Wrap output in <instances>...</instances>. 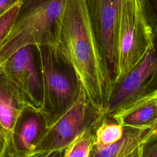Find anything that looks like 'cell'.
Masks as SVG:
<instances>
[{
	"label": "cell",
	"instance_id": "4",
	"mask_svg": "<svg viewBox=\"0 0 157 157\" xmlns=\"http://www.w3.org/2000/svg\"><path fill=\"white\" fill-rule=\"evenodd\" d=\"M156 33L147 23L139 0H123L116 36V71L112 84L118 82L156 47Z\"/></svg>",
	"mask_w": 157,
	"mask_h": 157
},
{
	"label": "cell",
	"instance_id": "17",
	"mask_svg": "<svg viewBox=\"0 0 157 157\" xmlns=\"http://www.w3.org/2000/svg\"><path fill=\"white\" fill-rule=\"evenodd\" d=\"M140 157H157V129L153 131L142 142Z\"/></svg>",
	"mask_w": 157,
	"mask_h": 157
},
{
	"label": "cell",
	"instance_id": "18",
	"mask_svg": "<svg viewBox=\"0 0 157 157\" xmlns=\"http://www.w3.org/2000/svg\"><path fill=\"white\" fill-rule=\"evenodd\" d=\"M64 150L36 151L26 157H63Z\"/></svg>",
	"mask_w": 157,
	"mask_h": 157
},
{
	"label": "cell",
	"instance_id": "11",
	"mask_svg": "<svg viewBox=\"0 0 157 157\" xmlns=\"http://www.w3.org/2000/svg\"><path fill=\"white\" fill-rule=\"evenodd\" d=\"M110 117L123 127H157V90L130 102Z\"/></svg>",
	"mask_w": 157,
	"mask_h": 157
},
{
	"label": "cell",
	"instance_id": "3",
	"mask_svg": "<svg viewBox=\"0 0 157 157\" xmlns=\"http://www.w3.org/2000/svg\"><path fill=\"white\" fill-rule=\"evenodd\" d=\"M69 0H21L7 38L0 47V66L26 45L58 44Z\"/></svg>",
	"mask_w": 157,
	"mask_h": 157
},
{
	"label": "cell",
	"instance_id": "8",
	"mask_svg": "<svg viewBox=\"0 0 157 157\" xmlns=\"http://www.w3.org/2000/svg\"><path fill=\"white\" fill-rule=\"evenodd\" d=\"M17 86L28 104L37 109L42 101V82L39 61L34 45H26L14 52L0 66Z\"/></svg>",
	"mask_w": 157,
	"mask_h": 157
},
{
	"label": "cell",
	"instance_id": "19",
	"mask_svg": "<svg viewBox=\"0 0 157 157\" xmlns=\"http://www.w3.org/2000/svg\"><path fill=\"white\" fill-rule=\"evenodd\" d=\"M21 0H0V16Z\"/></svg>",
	"mask_w": 157,
	"mask_h": 157
},
{
	"label": "cell",
	"instance_id": "12",
	"mask_svg": "<svg viewBox=\"0 0 157 157\" xmlns=\"http://www.w3.org/2000/svg\"><path fill=\"white\" fill-rule=\"evenodd\" d=\"M155 129L157 127L145 129L124 127V135L118 142L107 146L93 144L89 157H124L140 145Z\"/></svg>",
	"mask_w": 157,
	"mask_h": 157
},
{
	"label": "cell",
	"instance_id": "15",
	"mask_svg": "<svg viewBox=\"0 0 157 157\" xmlns=\"http://www.w3.org/2000/svg\"><path fill=\"white\" fill-rule=\"evenodd\" d=\"M20 1L0 16V47L10 31L20 6Z\"/></svg>",
	"mask_w": 157,
	"mask_h": 157
},
{
	"label": "cell",
	"instance_id": "9",
	"mask_svg": "<svg viewBox=\"0 0 157 157\" xmlns=\"http://www.w3.org/2000/svg\"><path fill=\"white\" fill-rule=\"evenodd\" d=\"M47 128L39 110L26 105L14 125L6 157H26L36 151Z\"/></svg>",
	"mask_w": 157,
	"mask_h": 157
},
{
	"label": "cell",
	"instance_id": "10",
	"mask_svg": "<svg viewBox=\"0 0 157 157\" xmlns=\"http://www.w3.org/2000/svg\"><path fill=\"white\" fill-rule=\"evenodd\" d=\"M28 105L21 90L0 67V136L7 145L18 117Z\"/></svg>",
	"mask_w": 157,
	"mask_h": 157
},
{
	"label": "cell",
	"instance_id": "6",
	"mask_svg": "<svg viewBox=\"0 0 157 157\" xmlns=\"http://www.w3.org/2000/svg\"><path fill=\"white\" fill-rule=\"evenodd\" d=\"M157 90L156 47L148 50L142 60L118 82L112 84L104 115L111 116L130 102Z\"/></svg>",
	"mask_w": 157,
	"mask_h": 157
},
{
	"label": "cell",
	"instance_id": "21",
	"mask_svg": "<svg viewBox=\"0 0 157 157\" xmlns=\"http://www.w3.org/2000/svg\"><path fill=\"white\" fill-rule=\"evenodd\" d=\"M141 145L137 147L133 151H132L131 153H129V154H128L124 157H140V151H141Z\"/></svg>",
	"mask_w": 157,
	"mask_h": 157
},
{
	"label": "cell",
	"instance_id": "20",
	"mask_svg": "<svg viewBox=\"0 0 157 157\" xmlns=\"http://www.w3.org/2000/svg\"><path fill=\"white\" fill-rule=\"evenodd\" d=\"M7 144L6 139L0 136V157H6Z\"/></svg>",
	"mask_w": 157,
	"mask_h": 157
},
{
	"label": "cell",
	"instance_id": "13",
	"mask_svg": "<svg viewBox=\"0 0 157 157\" xmlns=\"http://www.w3.org/2000/svg\"><path fill=\"white\" fill-rule=\"evenodd\" d=\"M124 133V127L110 116H104L95 130L94 144L107 146L120 140Z\"/></svg>",
	"mask_w": 157,
	"mask_h": 157
},
{
	"label": "cell",
	"instance_id": "7",
	"mask_svg": "<svg viewBox=\"0 0 157 157\" xmlns=\"http://www.w3.org/2000/svg\"><path fill=\"white\" fill-rule=\"evenodd\" d=\"M85 1L99 54L113 81L116 71L117 31L123 0Z\"/></svg>",
	"mask_w": 157,
	"mask_h": 157
},
{
	"label": "cell",
	"instance_id": "14",
	"mask_svg": "<svg viewBox=\"0 0 157 157\" xmlns=\"http://www.w3.org/2000/svg\"><path fill=\"white\" fill-rule=\"evenodd\" d=\"M96 127L77 135L64 150L63 157H89L94 144Z\"/></svg>",
	"mask_w": 157,
	"mask_h": 157
},
{
	"label": "cell",
	"instance_id": "1",
	"mask_svg": "<svg viewBox=\"0 0 157 157\" xmlns=\"http://www.w3.org/2000/svg\"><path fill=\"white\" fill-rule=\"evenodd\" d=\"M58 45L75 70L86 99L104 112L112 78L99 54L85 0H69Z\"/></svg>",
	"mask_w": 157,
	"mask_h": 157
},
{
	"label": "cell",
	"instance_id": "16",
	"mask_svg": "<svg viewBox=\"0 0 157 157\" xmlns=\"http://www.w3.org/2000/svg\"><path fill=\"white\" fill-rule=\"evenodd\" d=\"M144 17L155 33H157V0H139Z\"/></svg>",
	"mask_w": 157,
	"mask_h": 157
},
{
	"label": "cell",
	"instance_id": "5",
	"mask_svg": "<svg viewBox=\"0 0 157 157\" xmlns=\"http://www.w3.org/2000/svg\"><path fill=\"white\" fill-rule=\"evenodd\" d=\"M104 116L83 93L75 104L47 128L36 151L64 150L77 135L98 126Z\"/></svg>",
	"mask_w": 157,
	"mask_h": 157
},
{
	"label": "cell",
	"instance_id": "2",
	"mask_svg": "<svg viewBox=\"0 0 157 157\" xmlns=\"http://www.w3.org/2000/svg\"><path fill=\"white\" fill-rule=\"evenodd\" d=\"M42 82V101L38 109L47 128L80 99L83 93L80 78L58 44L34 45Z\"/></svg>",
	"mask_w": 157,
	"mask_h": 157
}]
</instances>
